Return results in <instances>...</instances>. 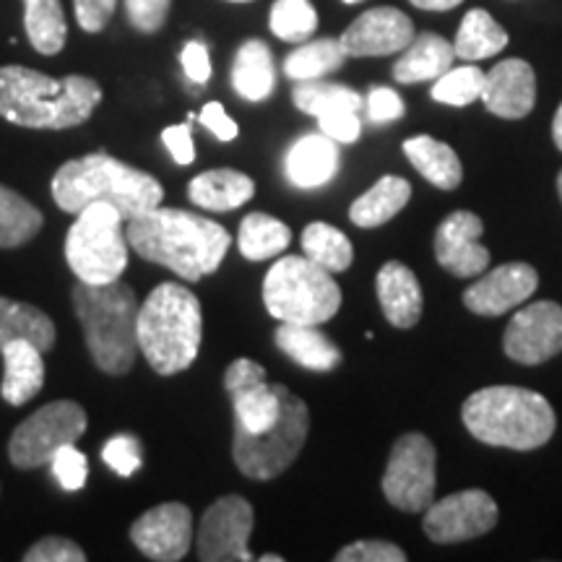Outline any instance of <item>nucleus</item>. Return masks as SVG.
<instances>
[{
    "label": "nucleus",
    "instance_id": "nucleus-1",
    "mask_svg": "<svg viewBox=\"0 0 562 562\" xmlns=\"http://www.w3.org/2000/svg\"><path fill=\"white\" fill-rule=\"evenodd\" d=\"M125 237L144 261L165 266L186 281H199L220 269L232 243L222 224L161 203L133 216Z\"/></svg>",
    "mask_w": 562,
    "mask_h": 562
},
{
    "label": "nucleus",
    "instance_id": "nucleus-2",
    "mask_svg": "<svg viewBox=\"0 0 562 562\" xmlns=\"http://www.w3.org/2000/svg\"><path fill=\"white\" fill-rule=\"evenodd\" d=\"M102 102V87L89 76H53L26 66L0 68V117L34 131L83 125Z\"/></svg>",
    "mask_w": 562,
    "mask_h": 562
},
{
    "label": "nucleus",
    "instance_id": "nucleus-3",
    "mask_svg": "<svg viewBox=\"0 0 562 562\" xmlns=\"http://www.w3.org/2000/svg\"><path fill=\"white\" fill-rule=\"evenodd\" d=\"M53 199L68 214H79L89 203H112L125 222L157 209L165 199V188L154 175L123 165L108 151L70 159L55 172Z\"/></svg>",
    "mask_w": 562,
    "mask_h": 562
},
{
    "label": "nucleus",
    "instance_id": "nucleus-4",
    "mask_svg": "<svg viewBox=\"0 0 562 562\" xmlns=\"http://www.w3.org/2000/svg\"><path fill=\"white\" fill-rule=\"evenodd\" d=\"M467 430L480 442L510 451H533L550 442L558 417L542 393L521 385H490L461 406Z\"/></svg>",
    "mask_w": 562,
    "mask_h": 562
},
{
    "label": "nucleus",
    "instance_id": "nucleus-5",
    "mask_svg": "<svg viewBox=\"0 0 562 562\" xmlns=\"http://www.w3.org/2000/svg\"><path fill=\"white\" fill-rule=\"evenodd\" d=\"M74 311L97 368L108 375L131 372L138 355V297L121 279L74 286Z\"/></svg>",
    "mask_w": 562,
    "mask_h": 562
},
{
    "label": "nucleus",
    "instance_id": "nucleus-6",
    "mask_svg": "<svg viewBox=\"0 0 562 562\" xmlns=\"http://www.w3.org/2000/svg\"><path fill=\"white\" fill-rule=\"evenodd\" d=\"M203 336L201 302L186 284L165 281L138 311V351L159 375H178L195 362Z\"/></svg>",
    "mask_w": 562,
    "mask_h": 562
},
{
    "label": "nucleus",
    "instance_id": "nucleus-7",
    "mask_svg": "<svg viewBox=\"0 0 562 562\" xmlns=\"http://www.w3.org/2000/svg\"><path fill=\"white\" fill-rule=\"evenodd\" d=\"M266 311L281 323L321 326L341 307V290L334 273L307 256H286L263 279Z\"/></svg>",
    "mask_w": 562,
    "mask_h": 562
},
{
    "label": "nucleus",
    "instance_id": "nucleus-8",
    "mask_svg": "<svg viewBox=\"0 0 562 562\" xmlns=\"http://www.w3.org/2000/svg\"><path fill=\"white\" fill-rule=\"evenodd\" d=\"M66 235V261L76 279L87 284H110L128 269V237L123 216L112 203L97 201L83 206Z\"/></svg>",
    "mask_w": 562,
    "mask_h": 562
},
{
    "label": "nucleus",
    "instance_id": "nucleus-9",
    "mask_svg": "<svg viewBox=\"0 0 562 562\" xmlns=\"http://www.w3.org/2000/svg\"><path fill=\"white\" fill-rule=\"evenodd\" d=\"M307 432H311L307 404L284 385V391H281V414L269 430L245 432L240 427H235L232 459L248 480L269 482L292 467L302 446H305Z\"/></svg>",
    "mask_w": 562,
    "mask_h": 562
},
{
    "label": "nucleus",
    "instance_id": "nucleus-10",
    "mask_svg": "<svg viewBox=\"0 0 562 562\" xmlns=\"http://www.w3.org/2000/svg\"><path fill=\"white\" fill-rule=\"evenodd\" d=\"M87 432V412L76 402H50L13 430L9 459L16 469L50 467L53 456Z\"/></svg>",
    "mask_w": 562,
    "mask_h": 562
},
{
    "label": "nucleus",
    "instance_id": "nucleus-11",
    "mask_svg": "<svg viewBox=\"0 0 562 562\" xmlns=\"http://www.w3.org/2000/svg\"><path fill=\"white\" fill-rule=\"evenodd\" d=\"M383 495L393 508L417 513L435 501V446L430 438L409 432L393 442L383 474Z\"/></svg>",
    "mask_w": 562,
    "mask_h": 562
},
{
    "label": "nucleus",
    "instance_id": "nucleus-12",
    "mask_svg": "<svg viewBox=\"0 0 562 562\" xmlns=\"http://www.w3.org/2000/svg\"><path fill=\"white\" fill-rule=\"evenodd\" d=\"M497 503L484 490H463L432 503L425 513L427 539L435 544H461L495 529Z\"/></svg>",
    "mask_w": 562,
    "mask_h": 562
},
{
    "label": "nucleus",
    "instance_id": "nucleus-13",
    "mask_svg": "<svg viewBox=\"0 0 562 562\" xmlns=\"http://www.w3.org/2000/svg\"><path fill=\"white\" fill-rule=\"evenodd\" d=\"M250 531L252 505L240 495L220 497L201 518L195 537L199 558L203 562H250Z\"/></svg>",
    "mask_w": 562,
    "mask_h": 562
},
{
    "label": "nucleus",
    "instance_id": "nucleus-14",
    "mask_svg": "<svg viewBox=\"0 0 562 562\" xmlns=\"http://www.w3.org/2000/svg\"><path fill=\"white\" fill-rule=\"evenodd\" d=\"M232 406H235V427L245 432L269 430L281 414V383H266V372L258 362L240 357L224 372Z\"/></svg>",
    "mask_w": 562,
    "mask_h": 562
},
{
    "label": "nucleus",
    "instance_id": "nucleus-15",
    "mask_svg": "<svg viewBox=\"0 0 562 562\" xmlns=\"http://www.w3.org/2000/svg\"><path fill=\"white\" fill-rule=\"evenodd\" d=\"M513 362L542 364L562 351V307L552 300L531 302L513 315L503 336Z\"/></svg>",
    "mask_w": 562,
    "mask_h": 562
},
{
    "label": "nucleus",
    "instance_id": "nucleus-16",
    "mask_svg": "<svg viewBox=\"0 0 562 562\" xmlns=\"http://www.w3.org/2000/svg\"><path fill=\"white\" fill-rule=\"evenodd\" d=\"M131 542L157 562H178L191 552L193 513L182 503H161L131 526Z\"/></svg>",
    "mask_w": 562,
    "mask_h": 562
},
{
    "label": "nucleus",
    "instance_id": "nucleus-17",
    "mask_svg": "<svg viewBox=\"0 0 562 562\" xmlns=\"http://www.w3.org/2000/svg\"><path fill=\"white\" fill-rule=\"evenodd\" d=\"M414 37V24L404 11L381 5L351 21L339 42L347 58H383L404 53Z\"/></svg>",
    "mask_w": 562,
    "mask_h": 562
},
{
    "label": "nucleus",
    "instance_id": "nucleus-18",
    "mask_svg": "<svg viewBox=\"0 0 562 562\" xmlns=\"http://www.w3.org/2000/svg\"><path fill=\"white\" fill-rule=\"evenodd\" d=\"M484 224L472 211H453L435 232V258L448 273L472 279L487 271L490 250L480 243Z\"/></svg>",
    "mask_w": 562,
    "mask_h": 562
},
{
    "label": "nucleus",
    "instance_id": "nucleus-19",
    "mask_svg": "<svg viewBox=\"0 0 562 562\" xmlns=\"http://www.w3.org/2000/svg\"><path fill=\"white\" fill-rule=\"evenodd\" d=\"M539 273L529 263H505L495 271L484 273L463 292V305L484 318H497V315L513 311L537 292Z\"/></svg>",
    "mask_w": 562,
    "mask_h": 562
},
{
    "label": "nucleus",
    "instance_id": "nucleus-20",
    "mask_svg": "<svg viewBox=\"0 0 562 562\" xmlns=\"http://www.w3.org/2000/svg\"><path fill=\"white\" fill-rule=\"evenodd\" d=\"M482 102L492 115L505 121H521L537 102V76L526 60H501L490 74H484Z\"/></svg>",
    "mask_w": 562,
    "mask_h": 562
},
{
    "label": "nucleus",
    "instance_id": "nucleus-21",
    "mask_svg": "<svg viewBox=\"0 0 562 562\" xmlns=\"http://www.w3.org/2000/svg\"><path fill=\"white\" fill-rule=\"evenodd\" d=\"M339 144L334 138H328L326 133H307L286 151V178L302 191L321 188L339 172Z\"/></svg>",
    "mask_w": 562,
    "mask_h": 562
},
{
    "label": "nucleus",
    "instance_id": "nucleus-22",
    "mask_svg": "<svg viewBox=\"0 0 562 562\" xmlns=\"http://www.w3.org/2000/svg\"><path fill=\"white\" fill-rule=\"evenodd\" d=\"M42 351L37 344L16 339L9 341L0 349L3 357V383H0V396L5 398V404L21 406L32 402L34 396L45 385V362H42Z\"/></svg>",
    "mask_w": 562,
    "mask_h": 562
},
{
    "label": "nucleus",
    "instance_id": "nucleus-23",
    "mask_svg": "<svg viewBox=\"0 0 562 562\" xmlns=\"http://www.w3.org/2000/svg\"><path fill=\"white\" fill-rule=\"evenodd\" d=\"M375 281L385 321L396 328L417 326L422 318V286L409 266L402 261L383 263Z\"/></svg>",
    "mask_w": 562,
    "mask_h": 562
},
{
    "label": "nucleus",
    "instance_id": "nucleus-24",
    "mask_svg": "<svg viewBox=\"0 0 562 562\" xmlns=\"http://www.w3.org/2000/svg\"><path fill=\"white\" fill-rule=\"evenodd\" d=\"M456 50L448 40H442L440 34L425 32L417 34L409 42L402 58L393 66V79L398 83H419V81H435L446 74L448 68H453Z\"/></svg>",
    "mask_w": 562,
    "mask_h": 562
},
{
    "label": "nucleus",
    "instance_id": "nucleus-25",
    "mask_svg": "<svg viewBox=\"0 0 562 562\" xmlns=\"http://www.w3.org/2000/svg\"><path fill=\"white\" fill-rule=\"evenodd\" d=\"M277 347L297 362L300 368L328 372L339 368L341 351L318 326H300V323H281L277 328Z\"/></svg>",
    "mask_w": 562,
    "mask_h": 562
},
{
    "label": "nucleus",
    "instance_id": "nucleus-26",
    "mask_svg": "<svg viewBox=\"0 0 562 562\" xmlns=\"http://www.w3.org/2000/svg\"><path fill=\"white\" fill-rule=\"evenodd\" d=\"M256 193V182L245 172L237 170H209L195 175L188 186V199L195 206L206 211H232L240 209L243 203H248Z\"/></svg>",
    "mask_w": 562,
    "mask_h": 562
},
{
    "label": "nucleus",
    "instance_id": "nucleus-27",
    "mask_svg": "<svg viewBox=\"0 0 562 562\" xmlns=\"http://www.w3.org/2000/svg\"><path fill=\"white\" fill-rule=\"evenodd\" d=\"M404 154L427 182L440 191H456L463 180V167L459 154L451 146L432 136H414L404 140Z\"/></svg>",
    "mask_w": 562,
    "mask_h": 562
},
{
    "label": "nucleus",
    "instance_id": "nucleus-28",
    "mask_svg": "<svg viewBox=\"0 0 562 562\" xmlns=\"http://www.w3.org/2000/svg\"><path fill=\"white\" fill-rule=\"evenodd\" d=\"M232 87L248 102H263L277 87L273 55L263 40H248L235 55Z\"/></svg>",
    "mask_w": 562,
    "mask_h": 562
},
{
    "label": "nucleus",
    "instance_id": "nucleus-29",
    "mask_svg": "<svg viewBox=\"0 0 562 562\" xmlns=\"http://www.w3.org/2000/svg\"><path fill=\"white\" fill-rule=\"evenodd\" d=\"M412 199V186L396 175H385L349 206V220L362 229L391 222Z\"/></svg>",
    "mask_w": 562,
    "mask_h": 562
},
{
    "label": "nucleus",
    "instance_id": "nucleus-30",
    "mask_svg": "<svg viewBox=\"0 0 562 562\" xmlns=\"http://www.w3.org/2000/svg\"><path fill=\"white\" fill-rule=\"evenodd\" d=\"M16 339L37 344L42 351L53 349L55 323L50 321V315L42 313L30 302L0 297V349Z\"/></svg>",
    "mask_w": 562,
    "mask_h": 562
},
{
    "label": "nucleus",
    "instance_id": "nucleus-31",
    "mask_svg": "<svg viewBox=\"0 0 562 562\" xmlns=\"http://www.w3.org/2000/svg\"><path fill=\"white\" fill-rule=\"evenodd\" d=\"M505 45H508V32L484 9H472L461 21L453 50L461 60L474 63L492 58V55L505 50Z\"/></svg>",
    "mask_w": 562,
    "mask_h": 562
},
{
    "label": "nucleus",
    "instance_id": "nucleus-32",
    "mask_svg": "<svg viewBox=\"0 0 562 562\" xmlns=\"http://www.w3.org/2000/svg\"><path fill=\"white\" fill-rule=\"evenodd\" d=\"M292 243V229L284 222H279L277 216L261 214V211H252L240 224V235H237V245L240 252L248 261H269V258L279 256L290 248Z\"/></svg>",
    "mask_w": 562,
    "mask_h": 562
},
{
    "label": "nucleus",
    "instance_id": "nucleus-33",
    "mask_svg": "<svg viewBox=\"0 0 562 562\" xmlns=\"http://www.w3.org/2000/svg\"><path fill=\"white\" fill-rule=\"evenodd\" d=\"M24 30L40 55H58L68 37L60 0H24Z\"/></svg>",
    "mask_w": 562,
    "mask_h": 562
},
{
    "label": "nucleus",
    "instance_id": "nucleus-34",
    "mask_svg": "<svg viewBox=\"0 0 562 562\" xmlns=\"http://www.w3.org/2000/svg\"><path fill=\"white\" fill-rule=\"evenodd\" d=\"M42 211L24 195L0 186V248L26 245L42 229Z\"/></svg>",
    "mask_w": 562,
    "mask_h": 562
},
{
    "label": "nucleus",
    "instance_id": "nucleus-35",
    "mask_svg": "<svg viewBox=\"0 0 562 562\" xmlns=\"http://www.w3.org/2000/svg\"><path fill=\"white\" fill-rule=\"evenodd\" d=\"M302 250L313 263L323 266L331 273L347 271L355 261V248H351L349 237L326 222L307 224L305 232H302Z\"/></svg>",
    "mask_w": 562,
    "mask_h": 562
},
{
    "label": "nucleus",
    "instance_id": "nucleus-36",
    "mask_svg": "<svg viewBox=\"0 0 562 562\" xmlns=\"http://www.w3.org/2000/svg\"><path fill=\"white\" fill-rule=\"evenodd\" d=\"M344 60H347V53L339 40H313L286 55L284 74L294 81H313L339 70Z\"/></svg>",
    "mask_w": 562,
    "mask_h": 562
},
{
    "label": "nucleus",
    "instance_id": "nucleus-37",
    "mask_svg": "<svg viewBox=\"0 0 562 562\" xmlns=\"http://www.w3.org/2000/svg\"><path fill=\"white\" fill-rule=\"evenodd\" d=\"M292 100L297 104V110L307 112V115L323 117L328 112L339 110H362V97L357 94L355 89L344 87V83H331V81H297V87L292 91Z\"/></svg>",
    "mask_w": 562,
    "mask_h": 562
},
{
    "label": "nucleus",
    "instance_id": "nucleus-38",
    "mask_svg": "<svg viewBox=\"0 0 562 562\" xmlns=\"http://www.w3.org/2000/svg\"><path fill=\"white\" fill-rule=\"evenodd\" d=\"M269 24L279 40L307 42L318 30V13H315L311 0H277Z\"/></svg>",
    "mask_w": 562,
    "mask_h": 562
},
{
    "label": "nucleus",
    "instance_id": "nucleus-39",
    "mask_svg": "<svg viewBox=\"0 0 562 562\" xmlns=\"http://www.w3.org/2000/svg\"><path fill=\"white\" fill-rule=\"evenodd\" d=\"M484 91V70L476 66L448 68L440 79H435L432 100L448 108H467L476 100H482Z\"/></svg>",
    "mask_w": 562,
    "mask_h": 562
},
{
    "label": "nucleus",
    "instance_id": "nucleus-40",
    "mask_svg": "<svg viewBox=\"0 0 562 562\" xmlns=\"http://www.w3.org/2000/svg\"><path fill=\"white\" fill-rule=\"evenodd\" d=\"M102 461L108 463L115 474L133 476L144 463V451L136 435H115L102 446Z\"/></svg>",
    "mask_w": 562,
    "mask_h": 562
},
{
    "label": "nucleus",
    "instance_id": "nucleus-41",
    "mask_svg": "<svg viewBox=\"0 0 562 562\" xmlns=\"http://www.w3.org/2000/svg\"><path fill=\"white\" fill-rule=\"evenodd\" d=\"M50 467H53V476L58 480V484L66 492H76V490H81L83 484H87L89 461H87V456H83L79 448H76V442H70V446H63L60 451L53 456Z\"/></svg>",
    "mask_w": 562,
    "mask_h": 562
},
{
    "label": "nucleus",
    "instance_id": "nucleus-42",
    "mask_svg": "<svg viewBox=\"0 0 562 562\" xmlns=\"http://www.w3.org/2000/svg\"><path fill=\"white\" fill-rule=\"evenodd\" d=\"M336 562H406V552L383 539H362L339 550Z\"/></svg>",
    "mask_w": 562,
    "mask_h": 562
},
{
    "label": "nucleus",
    "instance_id": "nucleus-43",
    "mask_svg": "<svg viewBox=\"0 0 562 562\" xmlns=\"http://www.w3.org/2000/svg\"><path fill=\"white\" fill-rule=\"evenodd\" d=\"M170 3L172 0H125V13H128L133 30L154 34L170 16Z\"/></svg>",
    "mask_w": 562,
    "mask_h": 562
},
{
    "label": "nucleus",
    "instance_id": "nucleus-44",
    "mask_svg": "<svg viewBox=\"0 0 562 562\" xmlns=\"http://www.w3.org/2000/svg\"><path fill=\"white\" fill-rule=\"evenodd\" d=\"M87 552L66 537H45L32 544L24 554V562H83Z\"/></svg>",
    "mask_w": 562,
    "mask_h": 562
},
{
    "label": "nucleus",
    "instance_id": "nucleus-45",
    "mask_svg": "<svg viewBox=\"0 0 562 562\" xmlns=\"http://www.w3.org/2000/svg\"><path fill=\"white\" fill-rule=\"evenodd\" d=\"M318 125H321V133H326L328 138L336 140V144H355L362 131L360 115H357L355 110L328 112V115L318 117Z\"/></svg>",
    "mask_w": 562,
    "mask_h": 562
},
{
    "label": "nucleus",
    "instance_id": "nucleus-46",
    "mask_svg": "<svg viewBox=\"0 0 562 562\" xmlns=\"http://www.w3.org/2000/svg\"><path fill=\"white\" fill-rule=\"evenodd\" d=\"M117 9V0H74L76 21L83 32L97 34L110 24L112 13Z\"/></svg>",
    "mask_w": 562,
    "mask_h": 562
},
{
    "label": "nucleus",
    "instance_id": "nucleus-47",
    "mask_svg": "<svg viewBox=\"0 0 562 562\" xmlns=\"http://www.w3.org/2000/svg\"><path fill=\"white\" fill-rule=\"evenodd\" d=\"M368 115L372 123H391L404 117V102L389 87H372L368 97Z\"/></svg>",
    "mask_w": 562,
    "mask_h": 562
},
{
    "label": "nucleus",
    "instance_id": "nucleus-48",
    "mask_svg": "<svg viewBox=\"0 0 562 562\" xmlns=\"http://www.w3.org/2000/svg\"><path fill=\"white\" fill-rule=\"evenodd\" d=\"M161 140L170 149L172 159L178 165L188 167L195 161V146H193V133H191V123H180V125H170V128L161 131Z\"/></svg>",
    "mask_w": 562,
    "mask_h": 562
},
{
    "label": "nucleus",
    "instance_id": "nucleus-49",
    "mask_svg": "<svg viewBox=\"0 0 562 562\" xmlns=\"http://www.w3.org/2000/svg\"><path fill=\"white\" fill-rule=\"evenodd\" d=\"M180 63L186 76L193 83H206L211 79V58H209V47L203 42L193 40L182 47L180 53Z\"/></svg>",
    "mask_w": 562,
    "mask_h": 562
},
{
    "label": "nucleus",
    "instance_id": "nucleus-50",
    "mask_svg": "<svg viewBox=\"0 0 562 562\" xmlns=\"http://www.w3.org/2000/svg\"><path fill=\"white\" fill-rule=\"evenodd\" d=\"M201 125L214 133L220 140H235L237 138V123L227 115V110L220 102H209L199 115Z\"/></svg>",
    "mask_w": 562,
    "mask_h": 562
},
{
    "label": "nucleus",
    "instance_id": "nucleus-51",
    "mask_svg": "<svg viewBox=\"0 0 562 562\" xmlns=\"http://www.w3.org/2000/svg\"><path fill=\"white\" fill-rule=\"evenodd\" d=\"M412 5H417L422 11H451L463 0H409Z\"/></svg>",
    "mask_w": 562,
    "mask_h": 562
},
{
    "label": "nucleus",
    "instance_id": "nucleus-52",
    "mask_svg": "<svg viewBox=\"0 0 562 562\" xmlns=\"http://www.w3.org/2000/svg\"><path fill=\"white\" fill-rule=\"evenodd\" d=\"M552 138H554V146L562 151V104L554 112V123H552Z\"/></svg>",
    "mask_w": 562,
    "mask_h": 562
},
{
    "label": "nucleus",
    "instance_id": "nucleus-53",
    "mask_svg": "<svg viewBox=\"0 0 562 562\" xmlns=\"http://www.w3.org/2000/svg\"><path fill=\"white\" fill-rule=\"evenodd\" d=\"M261 562H281L279 554H266V558H261Z\"/></svg>",
    "mask_w": 562,
    "mask_h": 562
},
{
    "label": "nucleus",
    "instance_id": "nucleus-54",
    "mask_svg": "<svg viewBox=\"0 0 562 562\" xmlns=\"http://www.w3.org/2000/svg\"><path fill=\"white\" fill-rule=\"evenodd\" d=\"M558 191H560V199H562V170L558 175Z\"/></svg>",
    "mask_w": 562,
    "mask_h": 562
},
{
    "label": "nucleus",
    "instance_id": "nucleus-55",
    "mask_svg": "<svg viewBox=\"0 0 562 562\" xmlns=\"http://www.w3.org/2000/svg\"><path fill=\"white\" fill-rule=\"evenodd\" d=\"M344 3H349V5H351V3H362V0H344Z\"/></svg>",
    "mask_w": 562,
    "mask_h": 562
},
{
    "label": "nucleus",
    "instance_id": "nucleus-56",
    "mask_svg": "<svg viewBox=\"0 0 562 562\" xmlns=\"http://www.w3.org/2000/svg\"><path fill=\"white\" fill-rule=\"evenodd\" d=\"M232 3H248V0H232Z\"/></svg>",
    "mask_w": 562,
    "mask_h": 562
}]
</instances>
